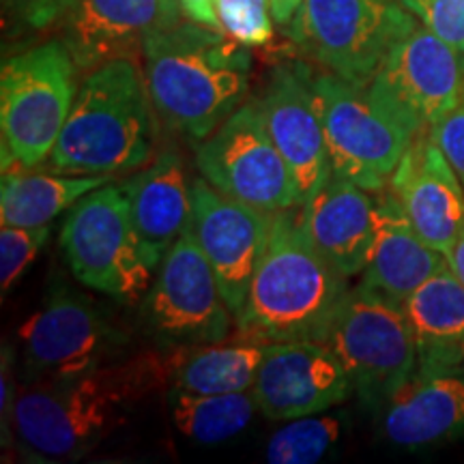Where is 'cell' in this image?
Wrapping results in <instances>:
<instances>
[{"label": "cell", "instance_id": "obj_1", "mask_svg": "<svg viewBox=\"0 0 464 464\" xmlns=\"http://www.w3.org/2000/svg\"><path fill=\"white\" fill-rule=\"evenodd\" d=\"M164 353L110 362L75 379L31 382L17 393L11 420L17 448L28 460H80L172 379L174 351Z\"/></svg>", "mask_w": 464, "mask_h": 464}, {"label": "cell", "instance_id": "obj_2", "mask_svg": "<svg viewBox=\"0 0 464 464\" xmlns=\"http://www.w3.org/2000/svg\"><path fill=\"white\" fill-rule=\"evenodd\" d=\"M144 78L168 130L202 142L247 95L252 54L224 31L179 22L144 44Z\"/></svg>", "mask_w": 464, "mask_h": 464}, {"label": "cell", "instance_id": "obj_3", "mask_svg": "<svg viewBox=\"0 0 464 464\" xmlns=\"http://www.w3.org/2000/svg\"><path fill=\"white\" fill-rule=\"evenodd\" d=\"M348 277L335 271L310 241L293 208L271 216L269 241L254 271L237 334L269 342H324L348 293Z\"/></svg>", "mask_w": 464, "mask_h": 464}, {"label": "cell", "instance_id": "obj_4", "mask_svg": "<svg viewBox=\"0 0 464 464\" xmlns=\"http://www.w3.org/2000/svg\"><path fill=\"white\" fill-rule=\"evenodd\" d=\"M155 116L136 58L92 69L80 84L48 170L82 177L140 170L153 160Z\"/></svg>", "mask_w": 464, "mask_h": 464}, {"label": "cell", "instance_id": "obj_5", "mask_svg": "<svg viewBox=\"0 0 464 464\" xmlns=\"http://www.w3.org/2000/svg\"><path fill=\"white\" fill-rule=\"evenodd\" d=\"M75 73L78 67L63 42L34 45L3 63V170H34L48 161L78 95Z\"/></svg>", "mask_w": 464, "mask_h": 464}, {"label": "cell", "instance_id": "obj_6", "mask_svg": "<svg viewBox=\"0 0 464 464\" xmlns=\"http://www.w3.org/2000/svg\"><path fill=\"white\" fill-rule=\"evenodd\" d=\"M417 20L400 0H304L286 26L301 54L323 72L370 84Z\"/></svg>", "mask_w": 464, "mask_h": 464}, {"label": "cell", "instance_id": "obj_7", "mask_svg": "<svg viewBox=\"0 0 464 464\" xmlns=\"http://www.w3.org/2000/svg\"><path fill=\"white\" fill-rule=\"evenodd\" d=\"M324 344L368 404L390 402L417 372V344L404 305L362 284L348 288Z\"/></svg>", "mask_w": 464, "mask_h": 464}, {"label": "cell", "instance_id": "obj_8", "mask_svg": "<svg viewBox=\"0 0 464 464\" xmlns=\"http://www.w3.org/2000/svg\"><path fill=\"white\" fill-rule=\"evenodd\" d=\"M332 174L368 191L390 188L415 133L370 92L368 84L314 73Z\"/></svg>", "mask_w": 464, "mask_h": 464}, {"label": "cell", "instance_id": "obj_9", "mask_svg": "<svg viewBox=\"0 0 464 464\" xmlns=\"http://www.w3.org/2000/svg\"><path fill=\"white\" fill-rule=\"evenodd\" d=\"M61 247L75 280L106 297L138 301L153 284L123 183L102 185L69 208Z\"/></svg>", "mask_w": 464, "mask_h": 464}, {"label": "cell", "instance_id": "obj_10", "mask_svg": "<svg viewBox=\"0 0 464 464\" xmlns=\"http://www.w3.org/2000/svg\"><path fill=\"white\" fill-rule=\"evenodd\" d=\"M196 166L222 194L269 216L301 207L297 183L266 130L258 100L243 102L198 142Z\"/></svg>", "mask_w": 464, "mask_h": 464}, {"label": "cell", "instance_id": "obj_11", "mask_svg": "<svg viewBox=\"0 0 464 464\" xmlns=\"http://www.w3.org/2000/svg\"><path fill=\"white\" fill-rule=\"evenodd\" d=\"M144 321L166 351L228 338L235 316L216 271L188 230L168 249L144 295Z\"/></svg>", "mask_w": 464, "mask_h": 464}, {"label": "cell", "instance_id": "obj_12", "mask_svg": "<svg viewBox=\"0 0 464 464\" xmlns=\"http://www.w3.org/2000/svg\"><path fill=\"white\" fill-rule=\"evenodd\" d=\"M368 89L417 136L462 103L464 54L417 22L385 56Z\"/></svg>", "mask_w": 464, "mask_h": 464}, {"label": "cell", "instance_id": "obj_13", "mask_svg": "<svg viewBox=\"0 0 464 464\" xmlns=\"http://www.w3.org/2000/svg\"><path fill=\"white\" fill-rule=\"evenodd\" d=\"M24 370L31 382L65 381L110 363L123 335L89 297L52 290L20 327Z\"/></svg>", "mask_w": 464, "mask_h": 464}, {"label": "cell", "instance_id": "obj_14", "mask_svg": "<svg viewBox=\"0 0 464 464\" xmlns=\"http://www.w3.org/2000/svg\"><path fill=\"white\" fill-rule=\"evenodd\" d=\"M269 213L222 194L205 177L191 181L188 232L216 271L219 288L235 318L246 305L254 271L269 241Z\"/></svg>", "mask_w": 464, "mask_h": 464}, {"label": "cell", "instance_id": "obj_15", "mask_svg": "<svg viewBox=\"0 0 464 464\" xmlns=\"http://www.w3.org/2000/svg\"><path fill=\"white\" fill-rule=\"evenodd\" d=\"M353 382L324 342H269L252 393L269 420L324 413L351 398Z\"/></svg>", "mask_w": 464, "mask_h": 464}, {"label": "cell", "instance_id": "obj_16", "mask_svg": "<svg viewBox=\"0 0 464 464\" xmlns=\"http://www.w3.org/2000/svg\"><path fill=\"white\" fill-rule=\"evenodd\" d=\"M258 102L266 130L293 172L304 205L332 177L314 72L304 63L276 67Z\"/></svg>", "mask_w": 464, "mask_h": 464}, {"label": "cell", "instance_id": "obj_17", "mask_svg": "<svg viewBox=\"0 0 464 464\" xmlns=\"http://www.w3.org/2000/svg\"><path fill=\"white\" fill-rule=\"evenodd\" d=\"M179 0H75L63 39L78 72L138 58L150 34L183 22Z\"/></svg>", "mask_w": 464, "mask_h": 464}, {"label": "cell", "instance_id": "obj_18", "mask_svg": "<svg viewBox=\"0 0 464 464\" xmlns=\"http://www.w3.org/2000/svg\"><path fill=\"white\" fill-rule=\"evenodd\" d=\"M390 189L413 228L448 256L464 228V185L430 131L413 138L392 174Z\"/></svg>", "mask_w": 464, "mask_h": 464}, {"label": "cell", "instance_id": "obj_19", "mask_svg": "<svg viewBox=\"0 0 464 464\" xmlns=\"http://www.w3.org/2000/svg\"><path fill=\"white\" fill-rule=\"evenodd\" d=\"M301 222L321 256L344 277L362 276L379 226V200L344 179L329 177L301 205Z\"/></svg>", "mask_w": 464, "mask_h": 464}, {"label": "cell", "instance_id": "obj_20", "mask_svg": "<svg viewBox=\"0 0 464 464\" xmlns=\"http://www.w3.org/2000/svg\"><path fill=\"white\" fill-rule=\"evenodd\" d=\"M376 200H379L376 239L359 284L393 304L404 305V301L421 284L448 266V258L413 228L390 188L376 191Z\"/></svg>", "mask_w": 464, "mask_h": 464}, {"label": "cell", "instance_id": "obj_21", "mask_svg": "<svg viewBox=\"0 0 464 464\" xmlns=\"http://www.w3.org/2000/svg\"><path fill=\"white\" fill-rule=\"evenodd\" d=\"M123 188L144 260L153 271L160 269L168 249L189 228L191 183L183 160L166 150L140 168Z\"/></svg>", "mask_w": 464, "mask_h": 464}, {"label": "cell", "instance_id": "obj_22", "mask_svg": "<svg viewBox=\"0 0 464 464\" xmlns=\"http://www.w3.org/2000/svg\"><path fill=\"white\" fill-rule=\"evenodd\" d=\"M382 434L398 448H428L464 437V372L415 374L385 402Z\"/></svg>", "mask_w": 464, "mask_h": 464}, {"label": "cell", "instance_id": "obj_23", "mask_svg": "<svg viewBox=\"0 0 464 464\" xmlns=\"http://www.w3.org/2000/svg\"><path fill=\"white\" fill-rule=\"evenodd\" d=\"M417 344L415 374L464 372V284L450 266L404 301Z\"/></svg>", "mask_w": 464, "mask_h": 464}, {"label": "cell", "instance_id": "obj_24", "mask_svg": "<svg viewBox=\"0 0 464 464\" xmlns=\"http://www.w3.org/2000/svg\"><path fill=\"white\" fill-rule=\"evenodd\" d=\"M265 348V342L241 334L211 344L172 348L170 387L189 393L252 392Z\"/></svg>", "mask_w": 464, "mask_h": 464}, {"label": "cell", "instance_id": "obj_25", "mask_svg": "<svg viewBox=\"0 0 464 464\" xmlns=\"http://www.w3.org/2000/svg\"><path fill=\"white\" fill-rule=\"evenodd\" d=\"M31 170L33 168L3 170V185H0L3 226H22V228L48 226L86 194L110 181V177H95V174L82 177V174Z\"/></svg>", "mask_w": 464, "mask_h": 464}, {"label": "cell", "instance_id": "obj_26", "mask_svg": "<svg viewBox=\"0 0 464 464\" xmlns=\"http://www.w3.org/2000/svg\"><path fill=\"white\" fill-rule=\"evenodd\" d=\"M170 404L174 426L200 445L235 439L252 423L258 409L252 392L189 393L172 390Z\"/></svg>", "mask_w": 464, "mask_h": 464}, {"label": "cell", "instance_id": "obj_27", "mask_svg": "<svg viewBox=\"0 0 464 464\" xmlns=\"http://www.w3.org/2000/svg\"><path fill=\"white\" fill-rule=\"evenodd\" d=\"M342 420L338 415L316 413L290 420L266 443V462L271 464H314L338 443Z\"/></svg>", "mask_w": 464, "mask_h": 464}, {"label": "cell", "instance_id": "obj_28", "mask_svg": "<svg viewBox=\"0 0 464 464\" xmlns=\"http://www.w3.org/2000/svg\"><path fill=\"white\" fill-rule=\"evenodd\" d=\"M219 28L246 48H263L274 39L271 0H218Z\"/></svg>", "mask_w": 464, "mask_h": 464}, {"label": "cell", "instance_id": "obj_29", "mask_svg": "<svg viewBox=\"0 0 464 464\" xmlns=\"http://www.w3.org/2000/svg\"><path fill=\"white\" fill-rule=\"evenodd\" d=\"M50 239V224L39 228L3 226L0 230V288L14 286Z\"/></svg>", "mask_w": 464, "mask_h": 464}, {"label": "cell", "instance_id": "obj_30", "mask_svg": "<svg viewBox=\"0 0 464 464\" xmlns=\"http://www.w3.org/2000/svg\"><path fill=\"white\" fill-rule=\"evenodd\" d=\"M420 24L464 54V0H400Z\"/></svg>", "mask_w": 464, "mask_h": 464}, {"label": "cell", "instance_id": "obj_31", "mask_svg": "<svg viewBox=\"0 0 464 464\" xmlns=\"http://www.w3.org/2000/svg\"><path fill=\"white\" fill-rule=\"evenodd\" d=\"M75 0H3V9L15 24L28 31H48L63 24Z\"/></svg>", "mask_w": 464, "mask_h": 464}, {"label": "cell", "instance_id": "obj_32", "mask_svg": "<svg viewBox=\"0 0 464 464\" xmlns=\"http://www.w3.org/2000/svg\"><path fill=\"white\" fill-rule=\"evenodd\" d=\"M428 131L464 185V100Z\"/></svg>", "mask_w": 464, "mask_h": 464}, {"label": "cell", "instance_id": "obj_33", "mask_svg": "<svg viewBox=\"0 0 464 464\" xmlns=\"http://www.w3.org/2000/svg\"><path fill=\"white\" fill-rule=\"evenodd\" d=\"M15 355L14 348L5 344L3 346V372H0V430H3V443H7L9 437H14L11 432V420H14V409L17 392L15 390V368H14Z\"/></svg>", "mask_w": 464, "mask_h": 464}, {"label": "cell", "instance_id": "obj_34", "mask_svg": "<svg viewBox=\"0 0 464 464\" xmlns=\"http://www.w3.org/2000/svg\"><path fill=\"white\" fill-rule=\"evenodd\" d=\"M183 7V14L188 20L196 22V24L208 26V28H219V17H218V0H179Z\"/></svg>", "mask_w": 464, "mask_h": 464}, {"label": "cell", "instance_id": "obj_35", "mask_svg": "<svg viewBox=\"0 0 464 464\" xmlns=\"http://www.w3.org/2000/svg\"><path fill=\"white\" fill-rule=\"evenodd\" d=\"M304 0H271V11H274L276 24L280 26H288L293 22L295 14L301 7Z\"/></svg>", "mask_w": 464, "mask_h": 464}, {"label": "cell", "instance_id": "obj_36", "mask_svg": "<svg viewBox=\"0 0 464 464\" xmlns=\"http://www.w3.org/2000/svg\"><path fill=\"white\" fill-rule=\"evenodd\" d=\"M445 258H448V266L454 271V276L464 284V228Z\"/></svg>", "mask_w": 464, "mask_h": 464}]
</instances>
